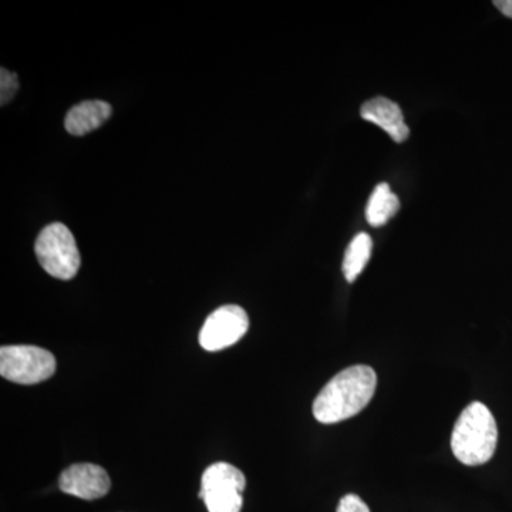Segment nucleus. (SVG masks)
Segmentation results:
<instances>
[{"label": "nucleus", "instance_id": "20e7f679", "mask_svg": "<svg viewBox=\"0 0 512 512\" xmlns=\"http://www.w3.org/2000/svg\"><path fill=\"white\" fill-rule=\"evenodd\" d=\"M247 478L239 468L215 463L202 474L200 498L208 512H241Z\"/></svg>", "mask_w": 512, "mask_h": 512}, {"label": "nucleus", "instance_id": "9b49d317", "mask_svg": "<svg viewBox=\"0 0 512 512\" xmlns=\"http://www.w3.org/2000/svg\"><path fill=\"white\" fill-rule=\"evenodd\" d=\"M373 242L367 234H359L350 242L343 259V275L346 281L355 282L357 276L362 274L372 255Z\"/></svg>", "mask_w": 512, "mask_h": 512}, {"label": "nucleus", "instance_id": "6e6552de", "mask_svg": "<svg viewBox=\"0 0 512 512\" xmlns=\"http://www.w3.org/2000/svg\"><path fill=\"white\" fill-rule=\"evenodd\" d=\"M360 116L363 117V120L383 128L396 143H403L410 136L409 127L404 121L399 104L386 99V97H375V99L366 101L360 107Z\"/></svg>", "mask_w": 512, "mask_h": 512}, {"label": "nucleus", "instance_id": "ddd939ff", "mask_svg": "<svg viewBox=\"0 0 512 512\" xmlns=\"http://www.w3.org/2000/svg\"><path fill=\"white\" fill-rule=\"evenodd\" d=\"M336 512H370L365 501L355 494H348L340 500Z\"/></svg>", "mask_w": 512, "mask_h": 512}, {"label": "nucleus", "instance_id": "39448f33", "mask_svg": "<svg viewBox=\"0 0 512 512\" xmlns=\"http://www.w3.org/2000/svg\"><path fill=\"white\" fill-rule=\"evenodd\" d=\"M56 372V359L49 350L37 346H3L0 349V375L9 382L37 384Z\"/></svg>", "mask_w": 512, "mask_h": 512}, {"label": "nucleus", "instance_id": "0eeeda50", "mask_svg": "<svg viewBox=\"0 0 512 512\" xmlns=\"http://www.w3.org/2000/svg\"><path fill=\"white\" fill-rule=\"evenodd\" d=\"M59 487L63 493L93 501L109 494L111 481L109 474L103 467L96 464H74L63 471L60 476Z\"/></svg>", "mask_w": 512, "mask_h": 512}, {"label": "nucleus", "instance_id": "7ed1b4c3", "mask_svg": "<svg viewBox=\"0 0 512 512\" xmlns=\"http://www.w3.org/2000/svg\"><path fill=\"white\" fill-rule=\"evenodd\" d=\"M35 251L37 261L47 274L62 281L73 279L82 264L76 239L60 222L43 228L36 239Z\"/></svg>", "mask_w": 512, "mask_h": 512}, {"label": "nucleus", "instance_id": "1a4fd4ad", "mask_svg": "<svg viewBox=\"0 0 512 512\" xmlns=\"http://www.w3.org/2000/svg\"><path fill=\"white\" fill-rule=\"evenodd\" d=\"M111 113L113 110L106 101H83L67 113L64 126H66L67 133L72 136H86L103 126L110 119Z\"/></svg>", "mask_w": 512, "mask_h": 512}, {"label": "nucleus", "instance_id": "f03ea898", "mask_svg": "<svg viewBox=\"0 0 512 512\" xmlns=\"http://www.w3.org/2000/svg\"><path fill=\"white\" fill-rule=\"evenodd\" d=\"M498 443L497 423L485 404H468L458 417L451 450L460 463L466 466H483L493 458Z\"/></svg>", "mask_w": 512, "mask_h": 512}, {"label": "nucleus", "instance_id": "f257e3e1", "mask_svg": "<svg viewBox=\"0 0 512 512\" xmlns=\"http://www.w3.org/2000/svg\"><path fill=\"white\" fill-rule=\"evenodd\" d=\"M377 376L369 366H352L333 377L313 402V416L323 424L352 419L375 396Z\"/></svg>", "mask_w": 512, "mask_h": 512}, {"label": "nucleus", "instance_id": "423d86ee", "mask_svg": "<svg viewBox=\"0 0 512 512\" xmlns=\"http://www.w3.org/2000/svg\"><path fill=\"white\" fill-rule=\"evenodd\" d=\"M248 329V315L241 306H221L205 320L200 332V345L208 352H220L244 338Z\"/></svg>", "mask_w": 512, "mask_h": 512}, {"label": "nucleus", "instance_id": "9d476101", "mask_svg": "<svg viewBox=\"0 0 512 512\" xmlns=\"http://www.w3.org/2000/svg\"><path fill=\"white\" fill-rule=\"evenodd\" d=\"M399 208V198L390 190L389 184H379L367 202L366 220L372 227H383L392 220Z\"/></svg>", "mask_w": 512, "mask_h": 512}, {"label": "nucleus", "instance_id": "4468645a", "mask_svg": "<svg viewBox=\"0 0 512 512\" xmlns=\"http://www.w3.org/2000/svg\"><path fill=\"white\" fill-rule=\"evenodd\" d=\"M494 5L503 15L512 19V0H495Z\"/></svg>", "mask_w": 512, "mask_h": 512}, {"label": "nucleus", "instance_id": "f8f14e48", "mask_svg": "<svg viewBox=\"0 0 512 512\" xmlns=\"http://www.w3.org/2000/svg\"><path fill=\"white\" fill-rule=\"evenodd\" d=\"M0 97H2V106L9 103L15 97L19 90L18 76L15 73L9 72L5 67H2V76H0Z\"/></svg>", "mask_w": 512, "mask_h": 512}]
</instances>
